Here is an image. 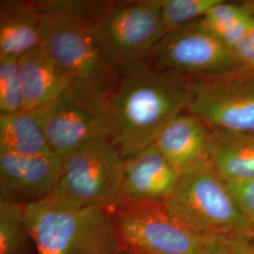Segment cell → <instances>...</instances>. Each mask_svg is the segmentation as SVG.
Masks as SVG:
<instances>
[{
    "instance_id": "6da1fadb",
    "label": "cell",
    "mask_w": 254,
    "mask_h": 254,
    "mask_svg": "<svg viewBox=\"0 0 254 254\" xmlns=\"http://www.w3.org/2000/svg\"><path fill=\"white\" fill-rule=\"evenodd\" d=\"M190 102V78L160 71L150 59L125 68L108 99L109 138L126 159L153 145Z\"/></svg>"
},
{
    "instance_id": "7a4b0ae2",
    "label": "cell",
    "mask_w": 254,
    "mask_h": 254,
    "mask_svg": "<svg viewBox=\"0 0 254 254\" xmlns=\"http://www.w3.org/2000/svg\"><path fill=\"white\" fill-rule=\"evenodd\" d=\"M109 1H37L42 19V46L72 83L73 90L109 96L119 72L97 35Z\"/></svg>"
},
{
    "instance_id": "3957f363",
    "label": "cell",
    "mask_w": 254,
    "mask_h": 254,
    "mask_svg": "<svg viewBox=\"0 0 254 254\" xmlns=\"http://www.w3.org/2000/svg\"><path fill=\"white\" fill-rule=\"evenodd\" d=\"M23 205L38 254H117L126 248L109 209L50 197Z\"/></svg>"
},
{
    "instance_id": "277c9868",
    "label": "cell",
    "mask_w": 254,
    "mask_h": 254,
    "mask_svg": "<svg viewBox=\"0 0 254 254\" xmlns=\"http://www.w3.org/2000/svg\"><path fill=\"white\" fill-rule=\"evenodd\" d=\"M165 207L188 227L221 240H251V232L228 183L209 162L182 173Z\"/></svg>"
},
{
    "instance_id": "5b68a950",
    "label": "cell",
    "mask_w": 254,
    "mask_h": 254,
    "mask_svg": "<svg viewBox=\"0 0 254 254\" xmlns=\"http://www.w3.org/2000/svg\"><path fill=\"white\" fill-rule=\"evenodd\" d=\"M64 159V173L50 198L74 207L109 209L118 202L126 159L109 136L91 139Z\"/></svg>"
},
{
    "instance_id": "8992f818",
    "label": "cell",
    "mask_w": 254,
    "mask_h": 254,
    "mask_svg": "<svg viewBox=\"0 0 254 254\" xmlns=\"http://www.w3.org/2000/svg\"><path fill=\"white\" fill-rule=\"evenodd\" d=\"M109 209L125 247L136 254H218L223 242L188 227L164 203L117 202Z\"/></svg>"
},
{
    "instance_id": "52a82bcc",
    "label": "cell",
    "mask_w": 254,
    "mask_h": 254,
    "mask_svg": "<svg viewBox=\"0 0 254 254\" xmlns=\"http://www.w3.org/2000/svg\"><path fill=\"white\" fill-rule=\"evenodd\" d=\"M97 35L119 73L150 59L165 37L161 0L111 2L98 21Z\"/></svg>"
},
{
    "instance_id": "ba28073f",
    "label": "cell",
    "mask_w": 254,
    "mask_h": 254,
    "mask_svg": "<svg viewBox=\"0 0 254 254\" xmlns=\"http://www.w3.org/2000/svg\"><path fill=\"white\" fill-rule=\"evenodd\" d=\"M188 112L212 130L254 134V71L238 68L229 73L190 78Z\"/></svg>"
},
{
    "instance_id": "9c48e42d",
    "label": "cell",
    "mask_w": 254,
    "mask_h": 254,
    "mask_svg": "<svg viewBox=\"0 0 254 254\" xmlns=\"http://www.w3.org/2000/svg\"><path fill=\"white\" fill-rule=\"evenodd\" d=\"M150 60L156 69L188 78L215 76L241 68L232 51L198 20L167 34Z\"/></svg>"
},
{
    "instance_id": "30bf717a",
    "label": "cell",
    "mask_w": 254,
    "mask_h": 254,
    "mask_svg": "<svg viewBox=\"0 0 254 254\" xmlns=\"http://www.w3.org/2000/svg\"><path fill=\"white\" fill-rule=\"evenodd\" d=\"M108 99V96L71 89L44 108V129L55 153L64 158L91 139L109 136Z\"/></svg>"
},
{
    "instance_id": "8fae6325",
    "label": "cell",
    "mask_w": 254,
    "mask_h": 254,
    "mask_svg": "<svg viewBox=\"0 0 254 254\" xmlns=\"http://www.w3.org/2000/svg\"><path fill=\"white\" fill-rule=\"evenodd\" d=\"M57 153L21 156L0 153V200L27 204L51 197L64 173Z\"/></svg>"
},
{
    "instance_id": "7c38bea8",
    "label": "cell",
    "mask_w": 254,
    "mask_h": 254,
    "mask_svg": "<svg viewBox=\"0 0 254 254\" xmlns=\"http://www.w3.org/2000/svg\"><path fill=\"white\" fill-rule=\"evenodd\" d=\"M180 175L154 144L149 146L126 158L118 202L164 203L173 194Z\"/></svg>"
},
{
    "instance_id": "4fadbf2b",
    "label": "cell",
    "mask_w": 254,
    "mask_h": 254,
    "mask_svg": "<svg viewBox=\"0 0 254 254\" xmlns=\"http://www.w3.org/2000/svg\"><path fill=\"white\" fill-rule=\"evenodd\" d=\"M210 144V128L189 112L173 119L154 143L180 174L209 162Z\"/></svg>"
},
{
    "instance_id": "5bb4252c",
    "label": "cell",
    "mask_w": 254,
    "mask_h": 254,
    "mask_svg": "<svg viewBox=\"0 0 254 254\" xmlns=\"http://www.w3.org/2000/svg\"><path fill=\"white\" fill-rule=\"evenodd\" d=\"M18 65L24 110L47 107L72 88L68 76L55 64L42 44L22 55Z\"/></svg>"
},
{
    "instance_id": "9a60e30c",
    "label": "cell",
    "mask_w": 254,
    "mask_h": 254,
    "mask_svg": "<svg viewBox=\"0 0 254 254\" xmlns=\"http://www.w3.org/2000/svg\"><path fill=\"white\" fill-rule=\"evenodd\" d=\"M42 39V19L37 1H1L0 58H20L40 46Z\"/></svg>"
},
{
    "instance_id": "2e32d148",
    "label": "cell",
    "mask_w": 254,
    "mask_h": 254,
    "mask_svg": "<svg viewBox=\"0 0 254 254\" xmlns=\"http://www.w3.org/2000/svg\"><path fill=\"white\" fill-rule=\"evenodd\" d=\"M44 108L0 115V153L36 156L53 153L43 125Z\"/></svg>"
},
{
    "instance_id": "e0dca14e",
    "label": "cell",
    "mask_w": 254,
    "mask_h": 254,
    "mask_svg": "<svg viewBox=\"0 0 254 254\" xmlns=\"http://www.w3.org/2000/svg\"><path fill=\"white\" fill-rule=\"evenodd\" d=\"M211 130L209 161L230 183L254 180V134Z\"/></svg>"
},
{
    "instance_id": "ac0fdd59",
    "label": "cell",
    "mask_w": 254,
    "mask_h": 254,
    "mask_svg": "<svg viewBox=\"0 0 254 254\" xmlns=\"http://www.w3.org/2000/svg\"><path fill=\"white\" fill-rule=\"evenodd\" d=\"M254 18V8L250 1L233 3L220 0L198 21L201 27L232 51L245 36Z\"/></svg>"
},
{
    "instance_id": "d6986e66",
    "label": "cell",
    "mask_w": 254,
    "mask_h": 254,
    "mask_svg": "<svg viewBox=\"0 0 254 254\" xmlns=\"http://www.w3.org/2000/svg\"><path fill=\"white\" fill-rule=\"evenodd\" d=\"M0 254H38L23 204L0 200Z\"/></svg>"
},
{
    "instance_id": "ffe728a7",
    "label": "cell",
    "mask_w": 254,
    "mask_h": 254,
    "mask_svg": "<svg viewBox=\"0 0 254 254\" xmlns=\"http://www.w3.org/2000/svg\"><path fill=\"white\" fill-rule=\"evenodd\" d=\"M220 0H161L165 36L203 17Z\"/></svg>"
},
{
    "instance_id": "44dd1931",
    "label": "cell",
    "mask_w": 254,
    "mask_h": 254,
    "mask_svg": "<svg viewBox=\"0 0 254 254\" xmlns=\"http://www.w3.org/2000/svg\"><path fill=\"white\" fill-rule=\"evenodd\" d=\"M19 58H0V112L11 114L24 110Z\"/></svg>"
},
{
    "instance_id": "7402d4cb",
    "label": "cell",
    "mask_w": 254,
    "mask_h": 254,
    "mask_svg": "<svg viewBox=\"0 0 254 254\" xmlns=\"http://www.w3.org/2000/svg\"><path fill=\"white\" fill-rule=\"evenodd\" d=\"M228 183L245 217L251 232V241L254 244V180Z\"/></svg>"
},
{
    "instance_id": "603a6c76",
    "label": "cell",
    "mask_w": 254,
    "mask_h": 254,
    "mask_svg": "<svg viewBox=\"0 0 254 254\" xmlns=\"http://www.w3.org/2000/svg\"><path fill=\"white\" fill-rule=\"evenodd\" d=\"M232 53L241 68L254 71V18L245 36L232 49Z\"/></svg>"
},
{
    "instance_id": "cb8c5ba5",
    "label": "cell",
    "mask_w": 254,
    "mask_h": 254,
    "mask_svg": "<svg viewBox=\"0 0 254 254\" xmlns=\"http://www.w3.org/2000/svg\"><path fill=\"white\" fill-rule=\"evenodd\" d=\"M218 254H254V244L248 239L223 241Z\"/></svg>"
},
{
    "instance_id": "d4e9b609",
    "label": "cell",
    "mask_w": 254,
    "mask_h": 254,
    "mask_svg": "<svg viewBox=\"0 0 254 254\" xmlns=\"http://www.w3.org/2000/svg\"><path fill=\"white\" fill-rule=\"evenodd\" d=\"M117 254H136L134 252H132L131 250H129V249H127V248H125V249H123L121 252H119Z\"/></svg>"
},
{
    "instance_id": "484cf974",
    "label": "cell",
    "mask_w": 254,
    "mask_h": 254,
    "mask_svg": "<svg viewBox=\"0 0 254 254\" xmlns=\"http://www.w3.org/2000/svg\"><path fill=\"white\" fill-rule=\"evenodd\" d=\"M250 2H251V4H252V6H253L254 10V1H250Z\"/></svg>"
}]
</instances>
